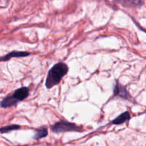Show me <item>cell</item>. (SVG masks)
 <instances>
[{"instance_id":"6","label":"cell","mask_w":146,"mask_h":146,"mask_svg":"<svg viewBox=\"0 0 146 146\" xmlns=\"http://www.w3.org/2000/svg\"><path fill=\"white\" fill-rule=\"evenodd\" d=\"M17 104H18V102L16 101L15 98L12 96V95H10L4 98L1 101V104H0V106L3 108H7L14 106L17 105Z\"/></svg>"},{"instance_id":"7","label":"cell","mask_w":146,"mask_h":146,"mask_svg":"<svg viewBox=\"0 0 146 146\" xmlns=\"http://www.w3.org/2000/svg\"><path fill=\"white\" fill-rule=\"evenodd\" d=\"M130 118H131V115H130L129 112L125 111V112L123 113L121 115H118L117 118H115L112 121V123L114 124V125H121V124L129 121Z\"/></svg>"},{"instance_id":"2","label":"cell","mask_w":146,"mask_h":146,"mask_svg":"<svg viewBox=\"0 0 146 146\" xmlns=\"http://www.w3.org/2000/svg\"><path fill=\"white\" fill-rule=\"evenodd\" d=\"M51 131L55 133H60L64 132L81 131V129L74 123H70L68 121L61 120L52 125Z\"/></svg>"},{"instance_id":"3","label":"cell","mask_w":146,"mask_h":146,"mask_svg":"<svg viewBox=\"0 0 146 146\" xmlns=\"http://www.w3.org/2000/svg\"><path fill=\"white\" fill-rule=\"evenodd\" d=\"M113 94L115 96L120 97V98H124V99L128 100L131 98V95L127 91L125 87L123 86L122 84H120L118 81H115V84L113 89Z\"/></svg>"},{"instance_id":"10","label":"cell","mask_w":146,"mask_h":146,"mask_svg":"<svg viewBox=\"0 0 146 146\" xmlns=\"http://www.w3.org/2000/svg\"><path fill=\"white\" fill-rule=\"evenodd\" d=\"M142 1V0H123V4L128 7H140Z\"/></svg>"},{"instance_id":"8","label":"cell","mask_w":146,"mask_h":146,"mask_svg":"<svg viewBox=\"0 0 146 146\" xmlns=\"http://www.w3.org/2000/svg\"><path fill=\"white\" fill-rule=\"evenodd\" d=\"M47 135H48V130H47V128L46 127H41V128L36 130L34 138L36 140H39L41 138H45Z\"/></svg>"},{"instance_id":"1","label":"cell","mask_w":146,"mask_h":146,"mask_svg":"<svg viewBox=\"0 0 146 146\" xmlns=\"http://www.w3.org/2000/svg\"><path fill=\"white\" fill-rule=\"evenodd\" d=\"M68 71V66L63 62H58L53 66L47 74L45 83L46 87L49 89L58 85L61 79L66 75Z\"/></svg>"},{"instance_id":"5","label":"cell","mask_w":146,"mask_h":146,"mask_svg":"<svg viewBox=\"0 0 146 146\" xmlns=\"http://www.w3.org/2000/svg\"><path fill=\"white\" fill-rule=\"evenodd\" d=\"M30 55V53L27 52V51H13L9 53L7 55L0 58V62L1 61H7L12 58H19V57H26Z\"/></svg>"},{"instance_id":"4","label":"cell","mask_w":146,"mask_h":146,"mask_svg":"<svg viewBox=\"0 0 146 146\" xmlns=\"http://www.w3.org/2000/svg\"><path fill=\"white\" fill-rule=\"evenodd\" d=\"M12 96L15 98L17 102L24 101V99L27 98L29 95V89L27 87H21L16 90L13 94H11Z\"/></svg>"},{"instance_id":"9","label":"cell","mask_w":146,"mask_h":146,"mask_svg":"<svg viewBox=\"0 0 146 146\" xmlns=\"http://www.w3.org/2000/svg\"><path fill=\"white\" fill-rule=\"evenodd\" d=\"M20 128V126L19 125H7V126L2 127V128H0V133H9L10 131H16V130H18Z\"/></svg>"}]
</instances>
